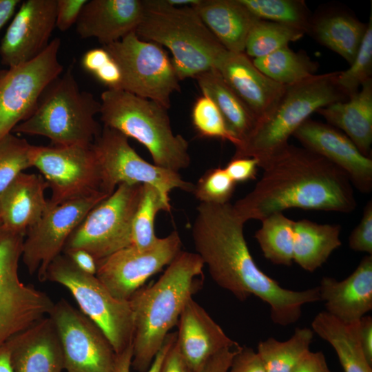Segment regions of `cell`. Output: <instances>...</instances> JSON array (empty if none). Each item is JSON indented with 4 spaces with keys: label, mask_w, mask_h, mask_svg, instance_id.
Here are the masks:
<instances>
[{
    "label": "cell",
    "mask_w": 372,
    "mask_h": 372,
    "mask_svg": "<svg viewBox=\"0 0 372 372\" xmlns=\"http://www.w3.org/2000/svg\"><path fill=\"white\" fill-rule=\"evenodd\" d=\"M192 229L196 254L214 281L241 301L254 295L267 303L275 324L297 322L302 306L320 300L318 287L303 291L282 287L257 266L244 236L245 223L230 203H200Z\"/></svg>",
    "instance_id": "obj_1"
},
{
    "label": "cell",
    "mask_w": 372,
    "mask_h": 372,
    "mask_svg": "<svg viewBox=\"0 0 372 372\" xmlns=\"http://www.w3.org/2000/svg\"><path fill=\"white\" fill-rule=\"evenodd\" d=\"M262 169L254 188L233 205L245 223L293 208L348 214L357 206L347 174L302 146L289 143Z\"/></svg>",
    "instance_id": "obj_2"
},
{
    "label": "cell",
    "mask_w": 372,
    "mask_h": 372,
    "mask_svg": "<svg viewBox=\"0 0 372 372\" xmlns=\"http://www.w3.org/2000/svg\"><path fill=\"white\" fill-rule=\"evenodd\" d=\"M205 265L196 253L180 251L153 285L129 300L134 320L132 368L145 372L203 283Z\"/></svg>",
    "instance_id": "obj_3"
},
{
    "label": "cell",
    "mask_w": 372,
    "mask_h": 372,
    "mask_svg": "<svg viewBox=\"0 0 372 372\" xmlns=\"http://www.w3.org/2000/svg\"><path fill=\"white\" fill-rule=\"evenodd\" d=\"M141 21L135 32L167 48L180 81L215 68L227 50L192 6L177 7L166 0H143Z\"/></svg>",
    "instance_id": "obj_4"
},
{
    "label": "cell",
    "mask_w": 372,
    "mask_h": 372,
    "mask_svg": "<svg viewBox=\"0 0 372 372\" xmlns=\"http://www.w3.org/2000/svg\"><path fill=\"white\" fill-rule=\"evenodd\" d=\"M339 72L315 74L287 86L269 115L258 121L250 134L235 147L233 158H254L263 168L289 144L290 136L313 113L348 99L338 85Z\"/></svg>",
    "instance_id": "obj_5"
},
{
    "label": "cell",
    "mask_w": 372,
    "mask_h": 372,
    "mask_svg": "<svg viewBox=\"0 0 372 372\" xmlns=\"http://www.w3.org/2000/svg\"><path fill=\"white\" fill-rule=\"evenodd\" d=\"M100 103L103 126L141 143L154 164L177 172L189 165L188 142L182 135L174 134L164 107L120 89L103 92Z\"/></svg>",
    "instance_id": "obj_6"
},
{
    "label": "cell",
    "mask_w": 372,
    "mask_h": 372,
    "mask_svg": "<svg viewBox=\"0 0 372 372\" xmlns=\"http://www.w3.org/2000/svg\"><path fill=\"white\" fill-rule=\"evenodd\" d=\"M100 109L92 94L80 90L70 68L48 85L12 133L45 136L53 145H91L102 130L95 118Z\"/></svg>",
    "instance_id": "obj_7"
},
{
    "label": "cell",
    "mask_w": 372,
    "mask_h": 372,
    "mask_svg": "<svg viewBox=\"0 0 372 372\" xmlns=\"http://www.w3.org/2000/svg\"><path fill=\"white\" fill-rule=\"evenodd\" d=\"M45 280L58 283L70 292L81 311L101 329L116 354L132 344L134 320L130 302L114 298L95 275L81 271L61 254L48 266Z\"/></svg>",
    "instance_id": "obj_8"
},
{
    "label": "cell",
    "mask_w": 372,
    "mask_h": 372,
    "mask_svg": "<svg viewBox=\"0 0 372 372\" xmlns=\"http://www.w3.org/2000/svg\"><path fill=\"white\" fill-rule=\"evenodd\" d=\"M25 236L0 221V347L48 316L54 304L45 292L19 278Z\"/></svg>",
    "instance_id": "obj_9"
},
{
    "label": "cell",
    "mask_w": 372,
    "mask_h": 372,
    "mask_svg": "<svg viewBox=\"0 0 372 372\" xmlns=\"http://www.w3.org/2000/svg\"><path fill=\"white\" fill-rule=\"evenodd\" d=\"M103 47L120 68V90L153 101L167 110L170 107L172 94L180 90V79L161 45L144 41L132 32Z\"/></svg>",
    "instance_id": "obj_10"
},
{
    "label": "cell",
    "mask_w": 372,
    "mask_h": 372,
    "mask_svg": "<svg viewBox=\"0 0 372 372\" xmlns=\"http://www.w3.org/2000/svg\"><path fill=\"white\" fill-rule=\"evenodd\" d=\"M143 185H119L88 212L68 238L63 252L83 249L97 261L130 246L132 223Z\"/></svg>",
    "instance_id": "obj_11"
},
{
    "label": "cell",
    "mask_w": 372,
    "mask_h": 372,
    "mask_svg": "<svg viewBox=\"0 0 372 372\" xmlns=\"http://www.w3.org/2000/svg\"><path fill=\"white\" fill-rule=\"evenodd\" d=\"M92 145L101 172V190L109 196L123 183L154 186L169 201L174 189L193 192V183L184 180L177 172L145 161L128 138L116 130L103 126Z\"/></svg>",
    "instance_id": "obj_12"
},
{
    "label": "cell",
    "mask_w": 372,
    "mask_h": 372,
    "mask_svg": "<svg viewBox=\"0 0 372 372\" xmlns=\"http://www.w3.org/2000/svg\"><path fill=\"white\" fill-rule=\"evenodd\" d=\"M59 38L32 60L0 72V140L25 121L45 89L62 74Z\"/></svg>",
    "instance_id": "obj_13"
},
{
    "label": "cell",
    "mask_w": 372,
    "mask_h": 372,
    "mask_svg": "<svg viewBox=\"0 0 372 372\" xmlns=\"http://www.w3.org/2000/svg\"><path fill=\"white\" fill-rule=\"evenodd\" d=\"M92 145H34L33 167L51 189L49 205L103 192L101 172Z\"/></svg>",
    "instance_id": "obj_14"
},
{
    "label": "cell",
    "mask_w": 372,
    "mask_h": 372,
    "mask_svg": "<svg viewBox=\"0 0 372 372\" xmlns=\"http://www.w3.org/2000/svg\"><path fill=\"white\" fill-rule=\"evenodd\" d=\"M108 196L98 192L55 205L48 203L45 212L24 238L21 258L29 273H37L39 280L45 281L48 266L62 254L70 236L88 212Z\"/></svg>",
    "instance_id": "obj_15"
},
{
    "label": "cell",
    "mask_w": 372,
    "mask_h": 372,
    "mask_svg": "<svg viewBox=\"0 0 372 372\" xmlns=\"http://www.w3.org/2000/svg\"><path fill=\"white\" fill-rule=\"evenodd\" d=\"M48 316L61 342L66 372H114L116 353L101 329L62 298Z\"/></svg>",
    "instance_id": "obj_16"
},
{
    "label": "cell",
    "mask_w": 372,
    "mask_h": 372,
    "mask_svg": "<svg viewBox=\"0 0 372 372\" xmlns=\"http://www.w3.org/2000/svg\"><path fill=\"white\" fill-rule=\"evenodd\" d=\"M178 233L158 238L150 247L123 248L97 260L96 276L116 299L129 301L146 280L169 265L181 251Z\"/></svg>",
    "instance_id": "obj_17"
},
{
    "label": "cell",
    "mask_w": 372,
    "mask_h": 372,
    "mask_svg": "<svg viewBox=\"0 0 372 372\" xmlns=\"http://www.w3.org/2000/svg\"><path fill=\"white\" fill-rule=\"evenodd\" d=\"M56 0H26L10 23L0 44L3 65L14 67L30 61L49 45L56 27Z\"/></svg>",
    "instance_id": "obj_18"
},
{
    "label": "cell",
    "mask_w": 372,
    "mask_h": 372,
    "mask_svg": "<svg viewBox=\"0 0 372 372\" xmlns=\"http://www.w3.org/2000/svg\"><path fill=\"white\" fill-rule=\"evenodd\" d=\"M302 146L326 158L342 169L353 187L362 193L372 191V159L363 155L340 130L308 118L293 134Z\"/></svg>",
    "instance_id": "obj_19"
},
{
    "label": "cell",
    "mask_w": 372,
    "mask_h": 372,
    "mask_svg": "<svg viewBox=\"0 0 372 372\" xmlns=\"http://www.w3.org/2000/svg\"><path fill=\"white\" fill-rule=\"evenodd\" d=\"M215 68L258 121L269 115L287 87L261 72L245 52L225 50L218 59Z\"/></svg>",
    "instance_id": "obj_20"
},
{
    "label": "cell",
    "mask_w": 372,
    "mask_h": 372,
    "mask_svg": "<svg viewBox=\"0 0 372 372\" xmlns=\"http://www.w3.org/2000/svg\"><path fill=\"white\" fill-rule=\"evenodd\" d=\"M176 343L189 371L200 369L223 349L238 346L192 298L178 321Z\"/></svg>",
    "instance_id": "obj_21"
},
{
    "label": "cell",
    "mask_w": 372,
    "mask_h": 372,
    "mask_svg": "<svg viewBox=\"0 0 372 372\" xmlns=\"http://www.w3.org/2000/svg\"><path fill=\"white\" fill-rule=\"evenodd\" d=\"M143 12V0L87 1L76 23V32L106 45L135 32Z\"/></svg>",
    "instance_id": "obj_22"
},
{
    "label": "cell",
    "mask_w": 372,
    "mask_h": 372,
    "mask_svg": "<svg viewBox=\"0 0 372 372\" xmlns=\"http://www.w3.org/2000/svg\"><path fill=\"white\" fill-rule=\"evenodd\" d=\"M318 287L325 311L346 324L358 322L372 309V255L364 256L347 278L324 276Z\"/></svg>",
    "instance_id": "obj_23"
},
{
    "label": "cell",
    "mask_w": 372,
    "mask_h": 372,
    "mask_svg": "<svg viewBox=\"0 0 372 372\" xmlns=\"http://www.w3.org/2000/svg\"><path fill=\"white\" fill-rule=\"evenodd\" d=\"M9 341L14 372H62L64 370L59 337L48 316Z\"/></svg>",
    "instance_id": "obj_24"
},
{
    "label": "cell",
    "mask_w": 372,
    "mask_h": 372,
    "mask_svg": "<svg viewBox=\"0 0 372 372\" xmlns=\"http://www.w3.org/2000/svg\"><path fill=\"white\" fill-rule=\"evenodd\" d=\"M48 184L39 174L21 173L0 194V221L8 229L26 234L48 207Z\"/></svg>",
    "instance_id": "obj_25"
},
{
    "label": "cell",
    "mask_w": 372,
    "mask_h": 372,
    "mask_svg": "<svg viewBox=\"0 0 372 372\" xmlns=\"http://www.w3.org/2000/svg\"><path fill=\"white\" fill-rule=\"evenodd\" d=\"M192 7L227 51L245 52L248 34L259 19L240 0H199Z\"/></svg>",
    "instance_id": "obj_26"
},
{
    "label": "cell",
    "mask_w": 372,
    "mask_h": 372,
    "mask_svg": "<svg viewBox=\"0 0 372 372\" xmlns=\"http://www.w3.org/2000/svg\"><path fill=\"white\" fill-rule=\"evenodd\" d=\"M316 112L347 136L363 155L371 157L372 78L347 100L333 103Z\"/></svg>",
    "instance_id": "obj_27"
},
{
    "label": "cell",
    "mask_w": 372,
    "mask_h": 372,
    "mask_svg": "<svg viewBox=\"0 0 372 372\" xmlns=\"http://www.w3.org/2000/svg\"><path fill=\"white\" fill-rule=\"evenodd\" d=\"M367 23L342 8H327L311 17L307 32L316 41L353 62L364 36Z\"/></svg>",
    "instance_id": "obj_28"
},
{
    "label": "cell",
    "mask_w": 372,
    "mask_h": 372,
    "mask_svg": "<svg viewBox=\"0 0 372 372\" xmlns=\"http://www.w3.org/2000/svg\"><path fill=\"white\" fill-rule=\"evenodd\" d=\"M339 225L319 224L307 219L294 221L293 260L313 272L320 267L342 244Z\"/></svg>",
    "instance_id": "obj_29"
},
{
    "label": "cell",
    "mask_w": 372,
    "mask_h": 372,
    "mask_svg": "<svg viewBox=\"0 0 372 372\" xmlns=\"http://www.w3.org/2000/svg\"><path fill=\"white\" fill-rule=\"evenodd\" d=\"M204 94L216 105L238 145L254 129L258 120L238 94L225 81L219 72L212 68L195 76Z\"/></svg>",
    "instance_id": "obj_30"
},
{
    "label": "cell",
    "mask_w": 372,
    "mask_h": 372,
    "mask_svg": "<svg viewBox=\"0 0 372 372\" xmlns=\"http://www.w3.org/2000/svg\"><path fill=\"white\" fill-rule=\"evenodd\" d=\"M358 322L346 324L322 311L311 322L313 333L334 349L344 372H372L360 344Z\"/></svg>",
    "instance_id": "obj_31"
},
{
    "label": "cell",
    "mask_w": 372,
    "mask_h": 372,
    "mask_svg": "<svg viewBox=\"0 0 372 372\" xmlns=\"http://www.w3.org/2000/svg\"><path fill=\"white\" fill-rule=\"evenodd\" d=\"M254 65L273 81L289 86L300 83L313 75L318 63L305 53L295 52L288 46L267 56L252 59Z\"/></svg>",
    "instance_id": "obj_32"
},
{
    "label": "cell",
    "mask_w": 372,
    "mask_h": 372,
    "mask_svg": "<svg viewBox=\"0 0 372 372\" xmlns=\"http://www.w3.org/2000/svg\"><path fill=\"white\" fill-rule=\"evenodd\" d=\"M313 338L312 329L296 328L285 341L273 338L259 342L258 353L267 372H292L298 362L310 351Z\"/></svg>",
    "instance_id": "obj_33"
},
{
    "label": "cell",
    "mask_w": 372,
    "mask_h": 372,
    "mask_svg": "<svg viewBox=\"0 0 372 372\" xmlns=\"http://www.w3.org/2000/svg\"><path fill=\"white\" fill-rule=\"evenodd\" d=\"M254 235L263 256L275 265L290 266L293 262L294 220L282 212L275 213L261 220Z\"/></svg>",
    "instance_id": "obj_34"
},
{
    "label": "cell",
    "mask_w": 372,
    "mask_h": 372,
    "mask_svg": "<svg viewBox=\"0 0 372 372\" xmlns=\"http://www.w3.org/2000/svg\"><path fill=\"white\" fill-rule=\"evenodd\" d=\"M258 19L300 30L307 33L311 14L302 0H240Z\"/></svg>",
    "instance_id": "obj_35"
},
{
    "label": "cell",
    "mask_w": 372,
    "mask_h": 372,
    "mask_svg": "<svg viewBox=\"0 0 372 372\" xmlns=\"http://www.w3.org/2000/svg\"><path fill=\"white\" fill-rule=\"evenodd\" d=\"M161 210L170 211V201L154 186L143 185L141 198L132 223V246L144 249L157 241L158 238L155 234L154 220Z\"/></svg>",
    "instance_id": "obj_36"
},
{
    "label": "cell",
    "mask_w": 372,
    "mask_h": 372,
    "mask_svg": "<svg viewBox=\"0 0 372 372\" xmlns=\"http://www.w3.org/2000/svg\"><path fill=\"white\" fill-rule=\"evenodd\" d=\"M304 34L291 27L258 19L248 34L245 53L253 59L262 57L300 39Z\"/></svg>",
    "instance_id": "obj_37"
},
{
    "label": "cell",
    "mask_w": 372,
    "mask_h": 372,
    "mask_svg": "<svg viewBox=\"0 0 372 372\" xmlns=\"http://www.w3.org/2000/svg\"><path fill=\"white\" fill-rule=\"evenodd\" d=\"M34 148L12 133L0 140V194L21 173L33 167Z\"/></svg>",
    "instance_id": "obj_38"
},
{
    "label": "cell",
    "mask_w": 372,
    "mask_h": 372,
    "mask_svg": "<svg viewBox=\"0 0 372 372\" xmlns=\"http://www.w3.org/2000/svg\"><path fill=\"white\" fill-rule=\"evenodd\" d=\"M372 76V12L358 51L350 67L339 72L337 83L348 97L357 92Z\"/></svg>",
    "instance_id": "obj_39"
},
{
    "label": "cell",
    "mask_w": 372,
    "mask_h": 372,
    "mask_svg": "<svg viewBox=\"0 0 372 372\" xmlns=\"http://www.w3.org/2000/svg\"><path fill=\"white\" fill-rule=\"evenodd\" d=\"M192 123L198 134L203 137L228 141L235 146L238 141L229 130L224 117L214 102L202 94L194 104Z\"/></svg>",
    "instance_id": "obj_40"
},
{
    "label": "cell",
    "mask_w": 372,
    "mask_h": 372,
    "mask_svg": "<svg viewBox=\"0 0 372 372\" xmlns=\"http://www.w3.org/2000/svg\"><path fill=\"white\" fill-rule=\"evenodd\" d=\"M236 183L225 168L208 169L194 185L192 193L200 203L225 204L229 203Z\"/></svg>",
    "instance_id": "obj_41"
},
{
    "label": "cell",
    "mask_w": 372,
    "mask_h": 372,
    "mask_svg": "<svg viewBox=\"0 0 372 372\" xmlns=\"http://www.w3.org/2000/svg\"><path fill=\"white\" fill-rule=\"evenodd\" d=\"M176 332L168 333L164 343L154 357L151 365L145 372H161L163 362L165 355L176 340ZM133 356L132 344L122 352L116 354L114 372H130Z\"/></svg>",
    "instance_id": "obj_42"
},
{
    "label": "cell",
    "mask_w": 372,
    "mask_h": 372,
    "mask_svg": "<svg viewBox=\"0 0 372 372\" xmlns=\"http://www.w3.org/2000/svg\"><path fill=\"white\" fill-rule=\"evenodd\" d=\"M351 249L372 255V200L365 205L360 223L349 238Z\"/></svg>",
    "instance_id": "obj_43"
},
{
    "label": "cell",
    "mask_w": 372,
    "mask_h": 372,
    "mask_svg": "<svg viewBox=\"0 0 372 372\" xmlns=\"http://www.w3.org/2000/svg\"><path fill=\"white\" fill-rule=\"evenodd\" d=\"M87 0H56V24L65 32L76 24Z\"/></svg>",
    "instance_id": "obj_44"
},
{
    "label": "cell",
    "mask_w": 372,
    "mask_h": 372,
    "mask_svg": "<svg viewBox=\"0 0 372 372\" xmlns=\"http://www.w3.org/2000/svg\"><path fill=\"white\" fill-rule=\"evenodd\" d=\"M227 372H267L257 353L252 349L240 347Z\"/></svg>",
    "instance_id": "obj_45"
},
{
    "label": "cell",
    "mask_w": 372,
    "mask_h": 372,
    "mask_svg": "<svg viewBox=\"0 0 372 372\" xmlns=\"http://www.w3.org/2000/svg\"><path fill=\"white\" fill-rule=\"evenodd\" d=\"M258 161L254 158H232L225 167L227 173L236 183L254 180L257 175Z\"/></svg>",
    "instance_id": "obj_46"
},
{
    "label": "cell",
    "mask_w": 372,
    "mask_h": 372,
    "mask_svg": "<svg viewBox=\"0 0 372 372\" xmlns=\"http://www.w3.org/2000/svg\"><path fill=\"white\" fill-rule=\"evenodd\" d=\"M239 345L223 349L211 356L198 370L189 372H227Z\"/></svg>",
    "instance_id": "obj_47"
},
{
    "label": "cell",
    "mask_w": 372,
    "mask_h": 372,
    "mask_svg": "<svg viewBox=\"0 0 372 372\" xmlns=\"http://www.w3.org/2000/svg\"><path fill=\"white\" fill-rule=\"evenodd\" d=\"M111 59V56L103 47L91 49L83 54L81 64L86 71L94 74Z\"/></svg>",
    "instance_id": "obj_48"
},
{
    "label": "cell",
    "mask_w": 372,
    "mask_h": 372,
    "mask_svg": "<svg viewBox=\"0 0 372 372\" xmlns=\"http://www.w3.org/2000/svg\"><path fill=\"white\" fill-rule=\"evenodd\" d=\"M292 372H331L322 351H309Z\"/></svg>",
    "instance_id": "obj_49"
},
{
    "label": "cell",
    "mask_w": 372,
    "mask_h": 372,
    "mask_svg": "<svg viewBox=\"0 0 372 372\" xmlns=\"http://www.w3.org/2000/svg\"><path fill=\"white\" fill-rule=\"evenodd\" d=\"M81 271L96 275L97 263L94 258L83 249H73L63 252Z\"/></svg>",
    "instance_id": "obj_50"
},
{
    "label": "cell",
    "mask_w": 372,
    "mask_h": 372,
    "mask_svg": "<svg viewBox=\"0 0 372 372\" xmlns=\"http://www.w3.org/2000/svg\"><path fill=\"white\" fill-rule=\"evenodd\" d=\"M161 372H189L188 367L178 347L176 340L165 355Z\"/></svg>",
    "instance_id": "obj_51"
},
{
    "label": "cell",
    "mask_w": 372,
    "mask_h": 372,
    "mask_svg": "<svg viewBox=\"0 0 372 372\" xmlns=\"http://www.w3.org/2000/svg\"><path fill=\"white\" fill-rule=\"evenodd\" d=\"M359 338L362 349L372 365V318L363 316L358 322Z\"/></svg>",
    "instance_id": "obj_52"
},
{
    "label": "cell",
    "mask_w": 372,
    "mask_h": 372,
    "mask_svg": "<svg viewBox=\"0 0 372 372\" xmlns=\"http://www.w3.org/2000/svg\"><path fill=\"white\" fill-rule=\"evenodd\" d=\"M20 3L19 0H0V30L12 17Z\"/></svg>",
    "instance_id": "obj_53"
},
{
    "label": "cell",
    "mask_w": 372,
    "mask_h": 372,
    "mask_svg": "<svg viewBox=\"0 0 372 372\" xmlns=\"http://www.w3.org/2000/svg\"><path fill=\"white\" fill-rule=\"evenodd\" d=\"M0 372H14L10 360V342L0 347Z\"/></svg>",
    "instance_id": "obj_54"
},
{
    "label": "cell",
    "mask_w": 372,
    "mask_h": 372,
    "mask_svg": "<svg viewBox=\"0 0 372 372\" xmlns=\"http://www.w3.org/2000/svg\"><path fill=\"white\" fill-rule=\"evenodd\" d=\"M166 1L173 6L185 7L193 6L198 3L199 0H166Z\"/></svg>",
    "instance_id": "obj_55"
}]
</instances>
